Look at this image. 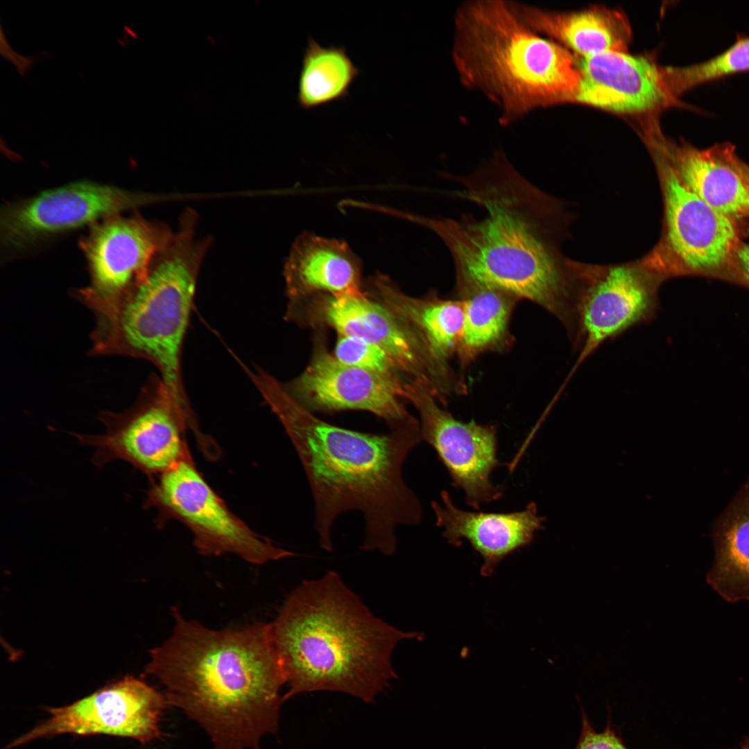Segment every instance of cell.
Returning <instances> with one entry per match:
<instances>
[{
    "label": "cell",
    "mask_w": 749,
    "mask_h": 749,
    "mask_svg": "<svg viewBox=\"0 0 749 749\" xmlns=\"http://www.w3.org/2000/svg\"><path fill=\"white\" fill-rule=\"evenodd\" d=\"M454 24L452 59L460 83L499 107L501 123L568 102L576 91L580 71L571 53L528 28L508 1H467Z\"/></svg>",
    "instance_id": "5b68a950"
},
{
    "label": "cell",
    "mask_w": 749,
    "mask_h": 749,
    "mask_svg": "<svg viewBox=\"0 0 749 749\" xmlns=\"http://www.w3.org/2000/svg\"><path fill=\"white\" fill-rule=\"evenodd\" d=\"M581 718L580 734L574 749H629L613 730L610 721L602 732H598L583 709L581 710Z\"/></svg>",
    "instance_id": "83f0119b"
},
{
    "label": "cell",
    "mask_w": 749,
    "mask_h": 749,
    "mask_svg": "<svg viewBox=\"0 0 749 749\" xmlns=\"http://www.w3.org/2000/svg\"><path fill=\"white\" fill-rule=\"evenodd\" d=\"M711 538L707 584L728 602L749 601V477L716 519Z\"/></svg>",
    "instance_id": "603a6c76"
},
{
    "label": "cell",
    "mask_w": 749,
    "mask_h": 749,
    "mask_svg": "<svg viewBox=\"0 0 749 749\" xmlns=\"http://www.w3.org/2000/svg\"><path fill=\"white\" fill-rule=\"evenodd\" d=\"M166 705L164 696L155 689L128 676L69 705L48 709L47 720L6 749L65 733L104 734L146 743L160 737L159 723Z\"/></svg>",
    "instance_id": "5bb4252c"
},
{
    "label": "cell",
    "mask_w": 749,
    "mask_h": 749,
    "mask_svg": "<svg viewBox=\"0 0 749 749\" xmlns=\"http://www.w3.org/2000/svg\"><path fill=\"white\" fill-rule=\"evenodd\" d=\"M105 432L76 434L78 441L95 449L97 466L116 460L130 463L148 475H160L189 454L184 431L197 428L175 406L162 383L155 394L121 415H104Z\"/></svg>",
    "instance_id": "7c38bea8"
},
{
    "label": "cell",
    "mask_w": 749,
    "mask_h": 749,
    "mask_svg": "<svg viewBox=\"0 0 749 749\" xmlns=\"http://www.w3.org/2000/svg\"><path fill=\"white\" fill-rule=\"evenodd\" d=\"M735 252L742 279L749 285V245L737 246Z\"/></svg>",
    "instance_id": "f546056e"
},
{
    "label": "cell",
    "mask_w": 749,
    "mask_h": 749,
    "mask_svg": "<svg viewBox=\"0 0 749 749\" xmlns=\"http://www.w3.org/2000/svg\"><path fill=\"white\" fill-rule=\"evenodd\" d=\"M359 74L344 46H322L309 37L298 80L300 107L309 110L348 97Z\"/></svg>",
    "instance_id": "d4e9b609"
},
{
    "label": "cell",
    "mask_w": 749,
    "mask_h": 749,
    "mask_svg": "<svg viewBox=\"0 0 749 749\" xmlns=\"http://www.w3.org/2000/svg\"><path fill=\"white\" fill-rule=\"evenodd\" d=\"M464 303V322L456 354L466 368L485 352H503L513 344L510 331L513 310L519 301L507 292L476 288L458 293Z\"/></svg>",
    "instance_id": "cb8c5ba5"
},
{
    "label": "cell",
    "mask_w": 749,
    "mask_h": 749,
    "mask_svg": "<svg viewBox=\"0 0 749 749\" xmlns=\"http://www.w3.org/2000/svg\"><path fill=\"white\" fill-rule=\"evenodd\" d=\"M270 628L289 687L284 701L327 691L372 703L397 678L391 657L398 643L423 639L374 616L334 571L295 588Z\"/></svg>",
    "instance_id": "277c9868"
},
{
    "label": "cell",
    "mask_w": 749,
    "mask_h": 749,
    "mask_svg": "<svg viewBox=\"0 0 749 749\" xmlns=\"http://www.w3.org/2000/svg\"><path fill=\"white\" fill-rule=\"evenodd\" d=\"M162 519H175L192 533L200 553H233L261 565L295 556L252 531L227 508L196 467L188 454L151 483L144 503Z\"/></svg>",
    "instance_id": "52a82bcc"
},
{
    "label": "cell",
    "mask_w": 749,
    "mask_h": 749,
    "mask_svg": "<svg viewBox=\"0 0 749 749\" xmlns=\"http://www.w3.org/2000/svg\"><path fill=\"white\" fill-rule=\"evenodd\" d=\"M0 51L3 57L16 66L17 72L21 76H24V73L31 68L34 62L40 59V56H44L41 55L44 52L32 56H25L13 51L6 40L1 26L0 33Z\"/></svg>",
    "instance_id": "f1b7e54d"
},
{
    "label": "cell",
    "mask_w": 749,
    "mask_h": 749,
    "mask_svg": "<svg viewBox=\"0 0 749 749\" xmlns=\"http://www.w3.org/2000/svg\"><path fill=\"white\" fill-rule=\"evenodd\" d=\"M281 384L311 412L366 411L384 419L390 429L413 417L399 400L404 397V384L395 377L345 365L322 343L316 345L305 370L290 383Z\"/></svg>",
    "instance_id": "9a60e30c"
},
{
    "label": "cell",
    "mask_w": 749,
    "mask_h": 749,
    "mask_svg": "<svg viewBox=\"0 0 749 749\" xmlns=\"http://www.w3.org/2000/svg\"><path fill=\"white\" fill-rule=\"evenodd\" d=\"M155 200L154 196L114 185L73 182L6 205L1 211V243L7 252H21Z\"/></svg>",
    "instance_id": "30bf717a"
},
{
    "label": "cell",
    "mask_w": 749,
    "mask_h": 749,
    "mask_svg": "<svg viewBox=\"0 0 749 749\" xmlns=\"http://www.w3.org/2000/svg\"><path fill=\"white\" fill-rule=\"evenodd\" d=\"M648 146L662 186L664 232L661 243L642 262L662 280L678 273L719 269L738 246L732 219L694 193L662 151Z\"/></svg>",
    "instance_id": "ba28073f"
},
{
    "label": "cell",
    "mask_w": 749,
    "mask_h": 749,
    "mask_svg": "<svg viewBox=\"0 0 749 749\" xmlns=\"http://www.w3.org/2000/svg\"><path fill=\"white\" fill-rule=\"evenodd\" d=\"M644 139L665 155L683 183L715 210L730 218L749 217V186L734 169L732 146L700 150L666 139L655 123Z\"/></svg>",
    "instance_id": "d6986e66"
},
{
    "label": "cell",
    "mask_w": 749,
    "mask_h": 749,
    "mask_svg": "<svg viewBox=\"0 0 749 749\" xmlns=\"http://www.w3.org/2000/svg\"><path fill=\"white\" fill-rule=\"evenodd\" d=\"M404 397L419 413L422 440L436 451L452 485L463 491L467 504L478 510L499 499L503 489L490 481L492 471L501 465L497 428L456 419L438 405L433 390L422 381L413 379L404 384Z\"/></svg>",
    "instance_id": "8fae6325"
},
{
    "label": "cell",
    "mask_w": 749,
    "mask_h": 749,
    "mask_svg": "<svg viewBox=\"0 0 749 749\" xmlns=\"http://www.w3.org/2000/svg\"><path fill=\"white\" fill-rule=\"evenodd\" d=\"M173 233L139 215L117 214L90 226L80 243L91 280L81 295L97 309L122 299L144 279Z\"/></svg>",
    "instance_id": "4fadbf2b"
},
{
    "label": "cell",
    "mask_w": 749,
    "mask_h": 749,
    "mask_svg": "<svg viewBox=\"0 0 749 749\" xmlns=\"http://www.w3.org/2000/svg\"><path fill=\"white\" fill-rule=\"evenodd\" d=\"M741 749H749V739L746 738L741 743Z\"/></svg>",
    "instance_id": "1f68e13d"
},
{
    "label": "cell",
    "mask_w": 749,
    "mask_h": 749,
    "mask_svg": "<svg viewBox=\"0 0 749 749\" xmlns=\"http://www.w3.org/2000/svg\"><path fill=\"white\" fill-rule=\"evenodd\" d=\"M440 498L441 503L431 502L436 525L450 544L460 546L465 540L481 556L483 576H490L504 558L530 544L543 528L544 518L534 502L519 511L484 513L458 508L446 490Z\"/></svg>",
    "instance_id": "ac0fdd59"
},
{
    "label": "cell",
    "mask_w": 749,
    "mask_h": 749,
    "mask_svg": "<svg viewBox=\"0 0 749 749\" xmlns=\"http://www.w3.org/2000/svg\"><path fill=\"white\" fill-rule=\"evenodd\" d=\"M732 162L737 173L749 186V166L739 160L735 153L732 156Z\"/></svg>",
    "instance_id": "4dcf8cb0"
},
{
    "label": "cell",
    "mask_w": 749,
    "mask_h": 749,
    "mask_svg": "<svg viewBox=\"0 0 749 749\" xmlns=\"http://www.w3.org/2000/svg\"><path fill=\"white\" fill-rule=\"evenodd\" d=\"M253 381L300 458L313 499L320 546L332 551L335 519L359 510L365 520L361 548L393 555L396 527L417 524L422 517V505L402 474L407 456L422 440L419 422L414 418L384 434L353 431L316 417L265 371Z\"/></svg>",
    "instance_id": "7a4b0ae2"
},
{
    "label": "cell",
    "mask_w": 749,
    "mask_h": 749,
    "mask_svg": "<svg viewBox=\"0 0 749 749\" xmlns=\"http://www.w3.org/2000/svg\"><path fill=\"white\" fill-rule=\"evenodd\" d=\"M313 322L329 326L339 335L378 345L397 370L427 383L435 392L445 382L418 332L386 305L363 296L318 295L310 309Z\"/></svg>",
    "instance_id": "2e32d148"
},
{
    "label": "cell",
    "mask_w": 749,
    "mask_h": 749,
    "mask_svg": "<svg viewBox=\"0 0 749 749\" xmlns=\"http://www.w3.org/2000/svg\"><path fill=\"white\" fill-rule=\"evenodd\" d=\"M662 281L642 262L576 267L571 339L578 356L567 381L602 343L655 318Z\"/></svg>",
    "instance_id": "9c48e42d"
},
{
    "label": "cell",
    "mask_w": 749,
    "mask_h": 749,
    "mask_svg": "<svg viewBox=\"0 0 749 749\" xmlns=\"http://www.w3.org/2000/svg\"><path fill=\"white\" fill-rule=\"evenodd\" d=\"M463 187L456 195L483 208L476 219L403 216L438 236L452 257L457 293L492 288L529 300L570 332L574 322L575 266L557 243L554 201L527 180L502 151L465 175H445Z\"/></svg>",
    "instance_id": "6da1fadb"
},
{
    "label": "cell",
    "mask_w": 749,
    "mask_h": 749,
    "mask_svg": "<svg viewBox=\"0 0 749 749\" xmlns=\"http://www.w3.org/2000/svg\"><path fill=\"white\" fill-rule=\"evenodd\" d=\"M749 70V36L739 37L720 54L692 65L666 67L670 89L675 96L701 83Z\"/></svg>",
    "instance_id": "484cf974"
},
{
    "label": "cell",
    "mask_w": 749,
    "mask_h": 749,
    "mask_svg": "<svg viewBox=\"0 0 749 749\" xmlns=\"http://www.w3.org/2000/svg\"><path fill=\"white\" fill-rule=\"evenodd\" d=\"M528 28L564 44L581 57L606 51L627 52L631 31L619 11L601 7L576 12H558L508 1Z\"/></svg>",
    "instance_id": "44dd1931"
},
{
    "label": "cell",
    "mask_w": 749,
    "mask_h": 749,
    "mask_svg": "<svg viewBox=\"0 0 749 749\" xmlns=\"http://www.w3.org/2000/svg\"><path fill=\"white\" fill-rule=\"evenodd\" d=\"M198 217L184 211L178 230L158 254L144 279L117 302L98 309L103 316L101 347L141 357L157 367L175 406L192 410L181 376L180 354L198 275L211 239H198Z\"/></svg>",
    "instance_id": "8992f818"
},
{
    "label": "cell",
    "mask_w": 749,
    "mask_h": 749,
    "mask_svg": "<svg viewBox=\"0 0 749 749\" xmlns=\"http://www.w3.org/2000/svg\"><path fill=\"white\" fill-rule=\"evenodd\" d=\"M580 81L570 102L608 111L646 113L676 103L663 67L644 56L606 51L582 57Z\"/></svg>",
    "instance_id": "e0dca14e"
},
{
    "label": "cell",
    "mask_w": 749,
    "mask_h": 749,
    "mask_svg": "<svg viewBox=\"0 0 749 749\" xmlns=\"http://www.w3.org/2000/svg\"><path fill=\"white\" fill-rule=\"evenodd\" d=\"M374 286L386 305L411 325L423 338L430 356L443 379L454 390L464 388L449 363L456 353L464 322V303L444 299L436 293L422 298L407 295L383 276L375 279Z\"/></svg>",
    "instance_id": "7402d4cb"
},
{
    "label": "cell",
    "mask_w": 749,
    "mask_h": 749,
    "mask_svg": "<svg viewBox=\"0 0 749 749\" xmlns=\"http://www.w3.org/2000/svg\"><path fill=\"white\" fill-rule=\"evenodd\" d=\"M171 637L150 651L146 673L165 688L167 705L207 734L213 749H261L279 728L286 684L270 623L213 630L172 608Z\"/></svg>",
    "instance_id": "3957f363"
},
{
    "label": "cell",
    "mask_w": 749,
    "mask_h": 749,
    "mask_svg": "<svg viewBox=\"0 0 749 749\" xmlns=\"http://www.w3.org/2000/svg\"><path fill=\"white\" fill-rule=\"evenodd\" d=\"M335 358L341 363L378 374L392 376L397 366L381 347L363 340L339 335L336 343Z\"/></svg>",
    "instance_id": "4316f807"
},
{
    "label": "cell",
    "mask_w": 749,
    "mask_h": 749,
    "mask_svg": "<svg viewBox=\"0 0 749 749\" xmlns=\"http://www.w3.org/2000/svg\"><path fill=\"white\" fill-rule=\"evenodd\" d=\"M292 301L323 291L333 295L363 296L360 263L343 241L306 233L295 241L284 266Z\"/></svg>",
    "instance_id": "ffe728a7"
}]
</instances>
